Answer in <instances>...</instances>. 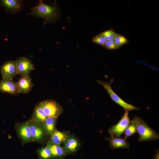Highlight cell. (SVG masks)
<instances>
[{
    "label": "cell",
    "instance_id": "8",
    "mask_svg": "<svg viewBox=\"0 0 159 159\" xmlns=\"http://www.w3.org/2000/svg\"><path fill=\"white\" fill-rule=\"evenodd\" d=\"M0 72L2 78L13 80L18 74L16 61L6 62L1 67Z\"/></svg>",
    "mask_w": 159,
    "mask_h": 159
},
{
    "label": "cell",
    "instance_id": "24",
    "mask_svg": "<svg viewBox=\"0 0 159 159\" xmlns=\"http://www.w3.org/2000/svg\"><path fill=\"white\" fill-rule=\"evenodd\" d=\"M103 47L109 50L116 49L120 48L115 44L113 39L107 41Z\"/></svg>",
    "mask_w": 159,
    "mask_h": 159
},
{
    "label": "cell",
    "instance_id": "15",
    "mask_svg": "<svg viewBox=\"0 0 159 159\" xmlns=\"http://www.w3.org/2000/svg\"><path fill=\"white\" fill-rule=\"evenodd\" d=\"M105 139L110 143V146L112 149L120 148L129 149L130 144L124 138L111 136Z\"/></svg>",
    "mask_w": 159,
    "mask_h": 159
},
{
    "label": "cell",
    "instance_id": "4",
    "mask_svg": "<svg viewBox=\"0 0 159 159\" xmlns=\"http://www.w3.org/2000/svg\"><path fill=\"white\" fill-rule=\"evenodd\" d=\"M38 105L43 110L48 117L57 118L63 112L61 106L54 100H44Z\"/></svg>",
    "mask_w": 159,
    "mask_h": 159
},
{
    "label": "cell",
    "instance_id": "22",
    "mask_svg": "<svg viewBox=\"0 0 159 159\" xmlns=\"http://www.w3.org/2000/svg\"><path fill=\"white\" fill-rule=\"evenodd\" d=\"M116 34L114 29H111L103 32L99 34L107 41L112 40Z\"/></svg>",
    "mask_w": 159,
    "mask_h": 159
},
{
    "label": "cell",
    "instance_id": "1",
    "mask_svg": "<svg viewBox=\"0 0 159 159\" xmlns=\"http://www.w3.org/2000/svg\"><path fill=\"white\" fill-rule=\"evenodd\" d=\"M56 2L54 1L52 4H47L39 0L38 5L32 7L31 11L27 15L42 18L43 25L48 23L55 25L56 21L61 18L59 9Z\"/></svg>",
    "mask_w": 159,
    "mask_h": 159
},
{
    "label": "cell",
    "instance_id": "7",
    "mask_svg": "<svg viewBox=\"0 0 159 159\" xmlns=\"http://www.w3.org/2000/svg\"><path fill=\"white\" fill-rule=\"evenodd\" d=\"M16 62L17 74L21 76L29 75L31 72L35 69L34 65L28 57H21Z\"/></svg>",
    "mask_w": 159,
    "mask_h": 159
},
{
    "label": "cell",
    "instance_id": "18",
    "mask_svg": "<svg viewBox=\"0 0 159 159\" xmlns=\"http://www.w3.org/2000/svg\"><path fill=\"white\" fill-rule=\"evenodd\" d=\"M139 118V117L136 116L130 121V124L124 132L125 136L124 138L125 140L137 132V124Z\"/></svg>",
    "mask_w": 159,
    "mask_h": 159
},
{
    "label": "cell",
    "instance_id": "13",
    "mask_svg": "<svg viewBox=\"0 0 159 159\" xmlns=\"http://www.w3.org/2000/svg\"><path fill=\"white\" fill-rule=\"evenodd\" d=\"M19 93H26L29 92L34 86L32 79L29 75L22 76L16 83Z\"/></svg>",
    "mask_w": 159,
    "mask_h": 159
},
{
    "label": "cell",
    "instance_id": "6",
    "mask_svg": "<svg viewBox=\"0 0 159 159\" xmlns=\"http://www.w3.org/2000/svg\"><path fill=\"white\" fill-rule=\"evenodd\" d=\"M17 134L22 144L33 141L29 125V120L15 125Z\"/></svg>",
    "mask_w": 159,
    "mask_h": 159
},
{
    "label": "cell",
    "instance_id": "14",
    "mask_svg": "<svg viewBox=\"0 0 159 159\" xmlns=\"http://www.w3.org/2000/svg\"><path fill=\"white\" fill-rule=\"evenodd\" d=\"M69 135L66 132L59 131L56 129L50 136V140L48 143L60 145L63 144Z\"/></svg>",
    "mask_w": 159,
    "mask_h": 159
},
{
    "label": "cell",
    "instance_id": "12",
    "mask_svg": "<svg viewBox=\"0 0 159 159\" xmlns=\"http://www.w3.org/2000/svg\"><path fill=\"white\" fill-rule=\"evenodd\" d=\"M0 92L12 95L19 93L16 83L13 80L2 78L0 81Z\"/></svg>",
    "mask_w": 159,
    "mask_h": 159
},
{
    "label": "cell",
    "instance_id": "2",
    "mask_svg": "<svg viewBox=\"0 0 159 159\" xmlns=\"http://www.w3.org/2000/svg\"><path fill=\"white\" fill-rule=\"evenodd\" d=\"M137 132L139 135V141L155 140L159 138V135L157 132L152 129L140 117L138 122Z\"/></svg>",
    "mask_w": 159,
    "mask_h": 159
},
{
    "label": "cell",
    "instance_id": "10",
    "mask_svg": "<svg viewBox=\"0 0 159 159\" xmlns=\"http://www.w3.org/2000/svg\"><path fill=\"white\" fill-rule=\"evenodd\" d=\"M23 1L19 0H0V6L6 11L14 15L22 9Z\"/></svg>",
    "mask_w": 159,
    "mask_h": 159
},
{
    "label": "cell",
    "instance_id": "5",
    "mask_svg": "<svg viewBox=\"0 0 159 159\" xmlns=\"http://www.w3.org/2000/svg\"><path fill=\"white\" fill-rule=\"evenodd\" d=\"M128 112V111L125 110L123 116L119 122L109 128L108 132L111 136L120 138L124 133L130 122Z\"/></svg>",
    "mask_w": 159,
    "mask_h": 159
},
{
    "label": "cell",
    "instance_id": "19",
    "mask_svg": "<svg viewBox=\"0 0 159 159\" xmlns=\"http://www.w3.org/2000/svg\"><path fill=\"white\" fill-rule=\"evenodd\" d=\"M57 118L48 117L42 123L46 134L50 136L56 129L55 125Z\"/></svg>",
    "mask_w": 159,
    "mask_h": 159
},
{
    "label": "cell",
    "instance_id": "25",
    "mask_svg": "<svg viewBox=\"0 0 159 159\" xmlns=\"http://www.w3.org/2000/svg\"><path fill=\"white\" fill-rule=\"evenodd\" d=\"M153 159H159V150H156V153L154 156Z\"/></svg>",
    "mask_w": 159,
    "mask_h": 159
},
{
    "label": "cell",
    "instance_id": "20",
    "mask_svg": "<svg viewBox=\"0 0 159 159\" xmlns=\"http://www.w3.org/2000/svg\"><path fill=\"white\" fill-rule=\"evenodd\" d=\"M38 154L40 159H50L52 158L51 151L47 146L39 149Z\"/></svg>",
    "mask_w": 159,
    "mask_h": 159
},
{
    "label": "cell",
    "instance_id": "9",
    "mask_svg": "<svg viewBox=\"0 0 159 159\" xmlns=\"http://www.w3.org/2000/svg\"><path fill=\"white\" fill-rule=\"evenodd\" d=\"M29 125L33 141H41L46 134L42 123L36 122L30 119Z\"/></svg>",
    "mask_w": 159,
    "mask_h": 159
},
{
    "label": "cell",
    "instance_id": "23",
    "mask_svg": "<svg viewBox=\"0 0 159 159\" xmlns=\"http://www.w3.org/2000/svg\"><path fill=\"white\" fill-rule=\"evenodd\" d=\"M92 41L93 43L101 45L102 47L107 42L106 40L99 34L93 37L92 39Z\"/></svg>",
    "mask_w": 159,
    "mask_h": 159
},
{
    "label": "cell",
    "instance_id": "11",
    "mask_svg": "<svg viewBox=\"0 0 159 159\" xmlns=\"http://www.w3.org/2000/svg\"><path fill=\"white\" fill-rule=\"evenodd\" d=\"M63 145L62 147L67 155L75 152L79 148L80 142L75 137L69 135Z\"/></svg>",
    "mask_w": 159,
    "mask_h": 159
},
{
    "label": "cell",
    "instance_id": "16",
    "mask_svg": "<svg viewBox=\"0 0 159 159\" xmlns=\"http://www.w3.org/2000/svg\"><path fill=\"white\" fill-rule=\"evenodd\" d=\"M48 117L43 110L38 105H36L31 119L37 123H43Z\"/></svg>",
    "mask_w": 159,
    "mask_h": 159
},
{
    "label": "cell",
    "instance_id": "17",
    "mask_svg": "<svg viewBox=\"0 0 159 159\" xmlns=\"http://www.w3.org/2000/svg\"><path fill=\"white\" fill-rule=\"evenodd\" d=\"M47 146L50 150L52 158H61L66 155L63 147L47 143Z\"/></svg>",
    "mask_w": 159,
    "mask_h": 159
},
{
    "label": "cell",
    "instance_id": "3",
    "mask_svg": "<svg viewBox=\"0 0 159 159\" xmlns=\"http://www.w3.org/2000/svg\"><path fill=\"white\" fill-rule=\"evenodd\" d=\"M114 80L113 79H111L109 82H107L100 80H97V82L104 87L112 100L122 107L125 110L129 112L134 110H139L140 108L125 102L114 92L111 87V84Z\"/></svg>",
    "mask_w": 159,
    "mask_h": 159
},
{
    "label": "cell",
    "instance_id": "21",
    "mask_svg": "<svg viewBox=\"0 0 159 159\" xmlns=\"http://www.w3.org/2000/svg\"><path fill=\"white\" fill-rule=\"evenodd\" d=\"M113 40L115 44L120 47L127 44L129 42V41L125 37L117 33Z\"/></svg>",
    "mask_w": 159,
    "mask_h": 159
}]
</instances>
